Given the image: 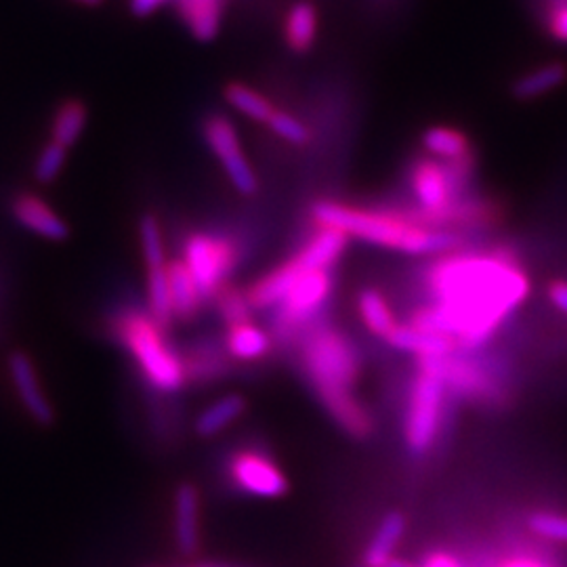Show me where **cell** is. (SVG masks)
Wrapping results in <instances>:
<instances>
[{
    "label": "cell",
    "instance_id": "obj_1",
    "mask_svg": "<svg viewBox=\"0 0 567 567\" xmlns=\"http://www.w3.org/2000/svg\"><path fill=\"white\" fill-rule=\"evenodd\" d=\"M431 301L408 324L454 337L461 351H475L498 332L529 295L526 267L511 246L489 252H450L426 267Z\"/></svg>",
    "mask_w": 567,
    "mask_h": 567
},
{
    "label": "cell",
    "instance_id": "obj_2",
    "mask_svg": "<svg viewBox=\"0 0 567 567\" xmlns=\"http://www.w3.org/2000/svg\"><path fill=\"white\" fill-rule=\"evenodd\" d=\"M299 364L328 416L353 440H368L374 419L358 395L362 358L355 343L334 326L309 328L299 339Z\"/></svg>",
    "mask_w": 567,
    "mask_h": 567
},
{
    "label": "cell",
    "instance_id": "obj_3",
    "mask_svg": "<svg viewBox=\"0 0 567 567\" xmlns=\"http://www.w3.org/2000/svg\"><path fill=\"white\" fill-rule=\"evenodd\" d=\"M311 221L316 229H339L347 238L402 250L408 255L444 257L450 252H458L465 244L461 231L414 224L400 208H368L334 200H318L311 204Z\"/></svg>",
    "mask_w": 567,
    "mask_h": 567
},
{
    "label": "cell",
    "instance_id": "obj_4",
    "mask_svg": "<svg viewBox=\"0 0 567 567\" xmlns=\"http://www.w3.org/2000/svg\"><path fill=\"white\" fill-rule=\"evenodd\" d=\"M105 332L131 355L143 381L158 393H179L187 385L182 353L147 311L121 305L105 316Z\"/></svg>",
    "mask_w": 567,
    "mask_h": 567
},
{
    "label": "cell",
    "instance_id": "obj_5",
    "mask_svg": "<svg viewBox=\"0 0 567 567\" xmlns=\"http://www.w3.org/2000/svg\"><path fill=\"white\" fill-rule=\"evenodd\" d=\"M416 362L419 372L412 381L405 408L404 440L412 454L426 456L442 435L450 391L435 365L429 360Z\"/></svg>",
    "mask_w": 567,
    "mask_h": 567
},
{
    "label": "cell",
    "instance_id": "obj_6",
    "mask_svg": "<svg viewBox=\"0 0 567 567\" xmlns=\"http://www.w3.org/2000/svg\"><path fill=\"white\" fill-rule=\"evenodd\" d=\"M446 381L450 395L482 405L487 410H503L511 404V386L501 370L475 358L452 353L446 358L429 360Z\"/></svg>",
    "mask_w": 567,
    "mask_h": 567
},
{
    "label": "cell",
    "instance_id": "obj_7",
    "mask_svg": "<svg viewBox=\"0 0 567 567\" xmlns=\"http://www.w3.org/2000/svg\"><path fill=\"white\" fill-rule=\"evenodd\" d=\"M183 264L192 271L194 280L200 286L204 299L210 301L243 259L240 244L227 234L210 231H189L183 238Z\"/></svg>",
    "mask_w": 567,
    "mask_h": 567
},
{
    "label": "cell",
    "instance_id": "obj_8",
    "mask_svg": "<svg viewBox=\"0 0 567 567\" xmlns=\"http://www.w3.org/2000/svg\"><path fill=\"white\" fill-rule=\"evenodd\" d=\"M334 278L330 269H311L299 276V280L276 307L274 316V341L295 343L303 337L311 320L324 309L332 295Z\"/></svg>",
    "mask_w": 567,
    "mask_h": 567
},
{
    "label": "cell",
    "instance_id": "obj_9",
    "mask_svg": "<svg viewBox=\"0 0 567 567\" xmlns=\"http://www.w3.org/2000/svg\"><path fill=\"white\" fill-rule=\"evenodd\" d=\"M227 480L246 496L276 501L290 489V482L271 454L259 447H240L227 458Z\"/></svg>",
    "mask_w": 567,
    "mask_h": 567
},
{
    "label": "cell",
    "instance_id": "obj_10",
    "mask_svg": "<svg viewBox=\"0 0 567 567\" xmlns=\"http://www.w3.org/2000/svg\"><path fill=\"white\" fill-rule=\"evenodd\" d=\"M203 133L208 147L224 166L225 175L229 177L234 189L248 198L257 196L259 179L243 154V145L234 122L221 114H213L204 121Z\"/></svg>",
    "mask_w": 567,
    "mask_h": 567
},
{
    "label": "cell",
    "instance_id": "obj_11",
    "mask_svg": "<svg viewBox=\"0 0 567 567\" xmlns=\"http://www.w3.org/2000/svg\"><path fill=\"white\" fill-rule=\"evenodd\" d=\"M7 372L28 419L39 426L53 425L58 419L55 405L44 389L37 362L25 351H11L7 358Z\"/></svg>",
    "mask_w": 567,
    "mask_h": 567
},
{
    "label": "cell",
    "instance_id": "obj_12",
    "mask_svg": "<svg viewBox=\"0 0 567 567\" xmlns=\"http://www.w3.org/2000/svg\"><path fill=\"white\" fill-rule=\"evenodd\" d=\"M410 185L419 200V208L426 213H440L461 198L463 183L456 179L452 168L437 158H419L410 168Z\"/></svg>",
    "mask_w": 567,
    "mask_h": 567
},
{
    "label": "cell",
    "instance_id": "obj_13",
    "mask_svg": "<svg viewBox=\"0 0 567 567\" xmlns=\"http://www.w3.org/2000/svg\"><path fill=\"white\" fill-rule=\"evenodd\" d=\"M9 215L16 224L53 243L65 240L70 227L60 217V213L49 203H44L37 192L16 189L9 196Z\"/></svg>",
    "mask_w": 567,
    "mask_h": 567
},
{
    "label": "cell",
    "instance_id": "obj_14",
    "mask_svg": "<svg viewBox=\"0 0 567 567\" xmlns=\"http://www.w3.org/2000/svg\"><path fill=\"white\" fill-rule=\"evenodd\" d=\"M173 532L177 550L192 557L200 550V492L189 482L175 489Z\"/></svg>",
    "mask_w": 567,
    "mask_h": 567
},
{
    "label": "cell",
    "instance_id": "obj_15",
    "mask_svg": "<svg viewBox=\"0 0 567 567\" xmlns=\"http://www.w3.org/2000/svg\"><path fill=\"white\" fill-rule=\"evenodd\" d=\"M385 343L391 344L393 349L416 355V360H435V358H446L461 351V344L454 337L425 330L408 322L395 326L393 332L386 337Z\"/></svg>",
    "mask_w": 567,
    "mask_h": 567
},
{
    "label": "cell",
    "instance_id": "obj_16",
    "mask_svg": "<svg viewBox=\"0 0 567 567\" xmlns=\"http://www.w3.org/2000/svg\"><path fill=\"white\" fill-rule=\"evenodd\" d=\"M303 265L297 261V257L288 259L286 264L278 265L269 269L259 280L250 284L246 290V299L252 307V311L261 309H274L282 303L284 297L290 292V288L299 280V276L305 274Z\"/></svg>",
    "mask_w": 567,
    "mask_h": 567
},
{
    "label": "cell",
    "instance_id": "obj_17",
    "mask_svg": "<svg viewBox=\"0 0 567 567\" xmlns=\"http://www.w3.org/2000/svg\"><path fill=\"white\" fill-rule=\"evenodd\" d=\"M166 274H168L175 322H182V324L194 322L200 316L203 305L206 303L200 286L194 280L192 271L187 269V265L183 264V259H168Z\"/></svg>",
    "mask_w": 567,
    "mask_h": 567
},
{
    "label": "cell",
    "instance_id": "obj_18",
    "mask_svg": "<svg viewBox=\"0 0 567 567\" xmlns=\"http://www.w3.org/2000/svg\"><path fill=\"white\" fill-rule=\"evenodd\" d=\"M187 383H213L229 372V353L224 344L215 341H196L182 353Z\"/></svg>",
    "mask_w": 567,
    "mask_h": 567
},
{
    "label": "cell",
    "instance_id": "obj_19",
    "mask_svg": "<svg viewBox=\"0 0 567 567\" xmlns=\"http://www.w3.org/2000/svg\"><path fill=\"white\" fill-rule=\"evenodd\" d=\"M423 147L426 154L446 164H475L473 143L461 128L454 126H431L423 133Z\"/></svg>",
    "mask_w": 567,
    "mask_h": 567
},
{
    "label": "cell",
    "instance_id": "obj_20",
    "mask_svg": "<svg viewBox=\"0 0 567 567\" xmlns=\"http://www.w3.org/2000/svg\"><path fill=\"white\" fill-rule=\"evenodd\" d=\"M224 343L227 353L238 362H259L274 351V337L252 320L227 326Z\"/></svg>",
    "mask_w": 567,
    "mask_h": 567
},
{
    "label": "cell",
    "instance_id": "obj_21",
    "mask_svg": "<svg viewBox=\"0 0 567 567\" xmlns=\"http://www.w3.org/2000/svg\"><path fill=\"white\" fill-rule=\"evenodd\" d=\"M318 30H320V18H318L316 4L301 0L288 9L284 18V41L292 53L303 55L307 51H311V47L318 39Z\"/></svg>",
    "mask_w": 567,
    "mask_h": 567
},
{
    "label": "cell",
    "instance_id": "obj_22",
    "mask_svg": "<svg viewBox=\"0 0 567 567\" xmlns=\"http://www.w3.org/2000/svg\"><path fill=\"white\" fill-rule=\"evenodd\" d=\"M347 244H349V238L344 236L343 231L322 227L313 234V238L305 244L295 257L307 271H311V269H332L334 264L343 257Z\"/></svg>",
    "mask_w": 567,
    "mask_h": 567
},
{
    "label": "cell",
    "instance_id": "obj_23",
    "mask_svg": "<svg viewBox=\"0 0 567 567\" xmlns=\"http://www.w3.org/2000/svg\"><path fill=\"white\" fill-rule=\"evenodd\" d=\"M89 124V107L86 103L70 97L55 105V110L49 116V140L61 143L63 147L76 145L86 131Z\"/></svg>",
    "mask_w": 567,
    "mask_h": 567
},
{
    "label": "cell",
    "instance_id": "obj_24",
    "mask_svg": "<svg viewBox=\"0 0 567 567\" xmlns=\"http://www.w3.org/2000/svg\"><path fill=\"white\" fill-rule=\"evenodd\" d=\"M179 13L196 41L217 39L224 20V0H177Z\"/></svg>",
    "mask_w": 567,
    "mask_h": 567
},
{
    "label": "cell",
    "instance_id": "obj_25",
    "mask_svg": "<svg viewBox=\"0 0 567 567\" xmlns=\"http://www.w3.org/2000/svg\"><path fill=\"white\" fill-rule=\"evenodd\" d=\"M248 408L246 398L240 393H227L224 398H219L217 402L206 405L203 412L198 414L196 423H194V431L198 437L210 440L219 433H224L225 429L234 425L236 421H240Z\"/></svg>",
    "mask_w": 567,
    "mask_h": 567
},
{
    "label": "cell",
    "instance_id": "obj_26",
    "mask_svg": "<svg viewBox=\"0 0 567 567\" xmlns=\"http://www.w3.org/2000/svg\"><path fill=\"white\" fill-rule=\"evenodd\" d=\"M566 82L567 63L553 61V63H545V65L527 72L524 76H519L517 81L513 82L511 93L519 102H532V100H538L550 91L559 89Z\"/></svg>",
    "mask_w": 567,
    "mask_h": 567
},
{
    "label": "cell",
    "instance_id": "obj_27",
    "mask_svg": "<svg viewBox=\"0 0 567 567\" xmlns=\"http://www.w3.org/2000/svg\"><path fill=\"white\" fill-rule=\"evenodd\" d=\"M405 534V517L400 511H391L377 527L364 553V566L383 567L393 557V550L402 543Z\"/></svg>",
    "mask_w": 567,
    "mask_h": 567
},
{
    "label": "cell",
    "instance_id": "obj_28",
    "mask_svg": "<svg viewBox=\"0 0 567 567\" xmlns=\"http://www.w3.org/2000/svg\"><path fill=\"white\" fill-rule=\"evenodd\" d=\"M355 305H358V313H360L365 328L383 341H386V337L393 332V328L400 324L398 318L393 316V309L386 301L385 295L379 288L360 290Z\"/></svg>",
    "mask_w": 567,
    "mask_h": 567
},
{
    "label": "cell",
    "instance_id": "obj_29",
    "mask_svg": "<svg viewBox=\"0 0 567 567\" xmlns=\"http://www.w3.org/2000/svg\"><path fill=\"white\" fill-rule=\"evenodd\" d=\"M145 292H147V313L163 326L166 332H171V328L175 324V311H173L166 265L147 269Z\"/></svg>",
    "mask_w": 567,
    "mask_h": 567
},
{
    "label": "cell",
    "instance_id": "obj_30",
    "mask_svg": "<svg viewBox=\"0 0 567 567\" xmlns=\"http://www.w3.org/2000/svg\"><path fill=\"white\" fill-rule=\"evenodd\" d=\"M225 102L229 103L234 110H238L246 118L255 122H265L271 118L276 112L274 103L259 93L257 89L244 84V82H229L224 89Z\"/></svg>",
    "mask_w": 567,
    "mask_h": 567
},
{
    "label": "cell",
    "instance_id": "obj_31",
    "mask_svg": "<svg viewBox=\"0 0 567 567\" xmlns=\"http://www.w3.org/2000/svg\"><path fill=\"white\" fill-rule=\"evenodd\" d=\"M486 567H567L559 553L540 545H515L498 553Z\"/></svg>",
    "mask_w": 567,
    "mask_h": 567
},
{
    "label": "cell",
    "instance_id": "obj_32",
    "mask_svg": "<svg viewBox=\"0 0 567 567\" xmlns=\"http://www.w3.org/2000/svg\"><path fill=\"white\" fill-rule=\"evenodd\" d=\"M137 236H140V248H142L145 269L163 267L168 264L166 246H164L163 224L154 213H143L140 217Z\"/></svg>",
    "mask_w": 567,
    "mask_h": 567
},
{
    "label": "cell",
    "instance_id": "obj_33",
    "mask_svg": "<svg viewBox=\"0 0 567 567\" xmlns=\"http://www.w3.org/2000/svg\"><path fill=\"white\" fill-rule=\"evenodd\" d=\"M213 301H215L217 313L224 320L225 326L240 324L246 320H252V307L246 299V290L236 284H224Z\"/></svg>",
    "mask_w": 567,
    "mask_h": 567
},
{
    "label": "cell",
    "instance_id": "obj_34",
    "mask_svg": "<svg viewBox=\"0 0 567 567\" xmlns=\"http://www.w3.org/2000/svg\"><path fill=\"white\" fill-rule=\"evenodd\" d=\"M65 161H68V147H63L61 143L53 140L42 143L32 161L34 179L39 183L55 182L65 166Z\"/></svg>",
    "mask_w": 567,
    "mask_h": 567
},
{
    "label": "cell",
    "instance_id": "obj_35",
    "mask_svg": "<svg viewBox=\"0 0 567 567\" xmlns=\"http://www.w3.org/2000/svg\"><path fill=\"white\" fill-rule=\"evenodd\" d=\"M527 529L547 543L567 545V515L553 511H538L527 517Z\"/></svg>",
    "mask_w": 567,
    "mask_h": 567
},
{
    "label": "cell",
    "instance_id": "obj_36",
    "mask_svg": "<svg viewBox=\"0 0 567 567\" xmlns=\"http://www.w3.org/2000/svg\"><path fill=\"white\" fill-rule=\"evenodd\" d=\"M267 126L284 140V142L292 143V145H307L311 142V133L309 128L305 126L303 122L299 121L297 116L278 110L271 114V118L267 121Z\"/></svg>",
    "mask_w": 567,
    "mask_h": 567
},
{
    "label": "cell",
    "instance_id": "obj_37",
    "mask_svg": "<svg viewBox=\"0 0 567 567\" xmlns=\"http://www.w3.org/2000/svg\"><path fill=\"white\" fill-rule=\"evenodd\" d=\"M548 34L567 44V2H550L547 13Z\"/></svg>",
    "mask_w": 567,
    "mask_h": 567
},
{
    "label": "cell",
    "instance_id": "obj_38",
    "mask_svg": "<svg viewBox=\"0 0 567 567\" xmlns=\"http://www.w3.org/2000/svg\"><path fill=\"white\" fill-rule=\"evenodd\" d=\"M421 566L423 567H468L465 561L458 557V555H454V553H450V550H431L429 555H426L425 559L421 561Z\"/></svg>",
    "mask_w": 567,
    "mask_h": 567
},
{
    "label": "cell",
    "instance_id": "obj_39",
    "mask_svg": "<svg viewBox=\"0 0 567 567\" xmlns=\"http://www.w3.org/2000/svg\"><path fill=\"white\" fill-rule=\"evenodd\" d=\"M166 2H171V0H128V9L135 18H150Z\"/></svg>",
    "mask_w": 567,
    "mask_h": 567
},
{
    "label": "cell",
    "instance_id": "obj_40",
    "mask_svg": "<svg viewBox=\"0 0 567 567\" xmlns=\"http://www.w3.org/2000/svg\"><path fill=\"white\" fill-rule=\"evenodd\" d=\"M547 295L550 303L555 305L559 311L567 313V282L555 280L548 284Z\"/></svg>",
    "mask_w": 567,
    "mask_h": 567
},
{
    "label": "cell",
    "instance_id": "obj_41",
    "mask_svg": "<svg viewBox=\"0 0 567 567\" xmlns=\"http://www.w3.org/2000/svg\"><path fill=\"white\" fill-rule=\"evenodd\" d=\"M383 567H423L421 564H414V561H408V559H402V557H391V559H386Z\"/></svg>",
    "mask_w": 567,
    "mask_h": 567
},
{
    "label": "cell",
    "instance_id": "obj_42",
    "mask_svg": "<svg viewBox=\"0 0 567 567\" xmlns=\"http://www.w3.org/2000/svg\"><path fill=\"white\" fill-rule=\"evenodd\" d=\"M82 4H89V7H95V4H100L102 0H79Z\"/></svg>",
    "mask_w": 567,
    "mask_h": 567
},
{
    "label": "cell",
    "instance_id": "obj_43",
    "mask_svg": "<svg viewBox=\"0 0 567 567\" xmlns=\"http://www.w3.org/2000/svg\"><path fill=\"white\" fill-rule=\"evenodd\" d=\"M355 567H368V566H364V564H362V566H355Z\"/></svg>",
    "mask_w": 567,
    "mask_h": 567
}]
</instances>
